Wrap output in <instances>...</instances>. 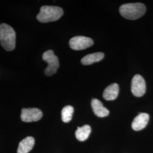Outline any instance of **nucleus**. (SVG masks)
I'll return each mask as SVG.
<instances>
[{
    "instance_id": "1",
    "label": "nucleus",
    "mask_w": 153,
    "mask_h": 153,
    "mask_svg": "<svg viewBox=\"0 0 153 153\" xmlns=\"http://www.w3.org/2000/svg\"><path fill=\"white\" fill-rule=\"evenodd\" d=\"M146 6L142 3H130L121 6L119 11L124 18L135 20L143 16L146 12Z\"/></svg>"
},
{
    "instance_id": "2",
    "label": "nucleus",
    "mask_w": 153,
    "mask_h": 153,
    "mask_svg": "<svg viewBox=\"0 0 153 153\" xmlns=\"http://www.w3.org/2000/svg\"><path fill=\"white\" fill-rule=\"evenodd\" d=\"M16 33L9 25L2 23L0 25V42L4 49L11 51L16 47Z\"/></svg>"
},
{
    "instance_id": "3",
    "label": "nucleus",
    "mask_w": 153,
    "mask_h": 153,
    "mask_svg": "<svg viewBox=\"0 0 153 153\" xmlns=\"http://www.w3.org/2000/svg\"><path fill=\"white\" fill-rule=\"evenodd\" d=\"M64 14L62 8L54 6H43L36 16L39 21L42 23L55 22L59 20Z\"/></svg>"
},
{
    "instance_id": "4",
    "label": "nucleus",
    "mask_w": 153,
    "mask_h": 153,
    "mask_svg": "<svg viewBox=\"0 0 153 153\" xmlns=\"http://www.w3.org/2000/svg\"><path fill=\"white\" fill-rule=\"evenodd\" d=\"M43 59L48 64L44 71L45 75L51 76L55 74L59 68V61L58 57L54 54L53 51L48 50L45 52L43 55Z\"/></svg>"
},
{
    "instance_id": "5",
    "label": "nucleus",
    "mask_w": 153,
    "mask_h": 153,
    "mask_svg": "<svg viewBox=\"0 0 153 153\" xmlns=\"http://www.w3.org/2000/svg\"><path fill=\"white\" fill-rule=\"evenodd\" d=\"M146 86L144 78L140 74L133 76L131 80V91L132 94L137 97H141L146 92Z\"/></svg>"
},
{
    "instance_id": "6",
    "label": "nucleus",
    "mask_w": 153,
    "mask_h": 153,
    "mask_svg": "<svg viewBox=\"0 0 153 153\" xmlns=\"http://www.w3.org/2000/svg\"><path fill=\"white\" fill-rule=\"evenodd\" d=\"M94 44L93 40L83 36L73 37L69 41V45L71 49L76 51L86 49Z\"/></svg>"
},
{
    "instance_id": "7",
    "label": "nucleus",
    "mask_w": 153,
    "mask_h": 153,
    "mask_svg": "<svg viewBox=\"0 0 153 153\" xmlns=\"http://www.w3.org/2000/svg\"><path fill=\"white\" fill-rule=\"evenodd\" d=\"M43 113L41 110L36 108H23L21 112V118L24 122L37 121L42 119Z\"/></svg>"
},
{
    "instance_id": "8",
    "label": "nucleus",
    "mask_w": 153,
    "mask_h": 153,
    "mask_svg": "<svg viewBox=\"0 0 153 153\" xmlns=\"http://www.w3.org/2000/svg\"><path fill=\"white\" fill-rule=\"evenodd\" d=\"M149 120V115L146 113H141L137 116L131 124V128L133 130L138 131L145 128Z\"/></svg>"
},
{
    "instance_id": "9",
    "label": "nucleus",
    "mask_w": 153,
    "mask_h": 153,
    "mask_svg": "<svg viewBox=\"0 0 153 153\" xmlns=\"http://www.w3.org/2000/svg\"><path fill=\"white\" fill-rule=\"evenodd\" d=\"M91 107L95 115L98 117H103L109 115V111L97 99H93L91 100Z\"/></svg>"
},
{
    "instance_id": "10",
    "label": "nucleus",
    "mask_w": 153,
    "mask_h": 153,
    "mask_svg": "<svg viewBox=\"0 0 153 153\" xmlns=\"http://www.w3.org/2000/svg\"><path fill=\"white\" fill-rule=\"evenodd\" d=\"M119 93V85L117 83H112L105 88L103 97L107 100H113L117 98Z\"/></svg>"
},
{
    "instance_id": "11",
    "label": "nucleus",
    "mask_w": 153,
    "mask_h": 153,
    "mask_svg": "<svg viewBox=\"0 0 153 153\" xmlns=\"http://www.w3.org/2000/svg\"><path fill=\"white\" fill-rule=\"evenodd\" d=\"M35 145V139L33 137H27L22 140L18 146L17 153H28L32 149Z\"/></svg>"
},
{
    "instance_id": "12",
    "label": "nucleus",
    "mask_w": 153,
    "mask_h": 153,
    "mask_svg": "<svg viewBox=\"0 0 153 153\" xmlns=\"http://www.w3.org/2000/svg\"><path fill=\"white\" fill-rule=\"evenodd\" d=\"M104 55L102 52H97L86 55L81 60V63L84 65H89L95 62L100 61L104 58Z\"/></svg>"
},
{
    "instance_id": "13",
    "label": "nucleus",
    "mask_w": 153,
    "mask_h": 153,
    "mask_svg": "<svg viewBox=\"0 0 153 153\" xmlns=\"http://www.w3.org/2000/svg\"><path fill=\"white\" fill-rule=\"evenodd\" d=\"M91 131V127L88 125H85L82 127H78L76 131V139L80 141H84L86 140Z\"/></svg>"
},
{
    "instance_id": "14",
    "label": "nucleus",
    "mask_w": 153,
    "mask_h": 153,
    "mask_svg": "<svg viewBox=\"0 0 153 153\" xmlns=\"http://www.w3.org/2000/svg\"><path fill=\"white\" fill-rule=\"evenodd\" d=\"M74 108L71 105H67L63 108L61 111L62 120L64 123H69L72 119Z\"/></svg>"
}]
</instances>
